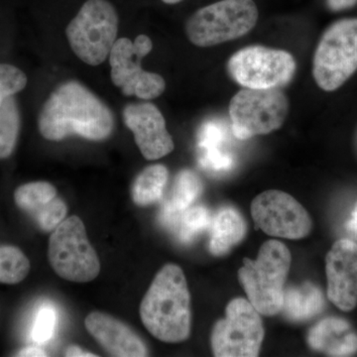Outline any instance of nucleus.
<instances>
[{
	"instance_id": "13",
	"label": "nucleus",
	"mask_w": 357,
	"mask_h": 357,
	"mask_svg": "<svg viewBox=\"0 0 357 357\" xmlns=\"http://www.w3.org/2000/svg\"><path fill=\"white\" fill-rule=\"evenodd\" d=\"M124 124L134 135L136 145L145 159L153 161L163 158L175 148L166 121L153 103H131L122 112Z\"/></svg>"
},
{
	"instance_id": "23",
	"label": "nucleus",
	"mask_w": 357,
	"mask_h": 357,
	"mask_svg": "<svg viewBox=\"0 0 357 357\" xmlns=\"http://www.w3.org/2000/svg\"><path fill=\"white\" fill-rule=\"evenodd\" d=\"M57 197V190L48 182H32L20 185L14 192V201L21 211L32 217Z\"/></svg>"
},
{
	"instance_id": "21",
	"label": "nucleus",
	"mask_w": 357,
	"mask_h": 357,
	"mask_svg": "<svg viewBox=\"0 0 357 357\" xmlns=\"http://www.w3.org/2000/svg\"><path fill=\"white\" fill-rule=\"evenodd\" d=\"M225 133L215 124H208L201 131L199 146L202 149L201 164L208 170L222 172L231 168V156L222 151Z\"/></svg>"
},
{
	"instance_id": "12",
	"label": "nucleus",
	"mask_w": 357,
	"mask_h": 357,
	"mask_svg": "<svg viewBox=\"0 0 357 357\" xmlns=\"http://www.w3.org/2000/svg\"><path fill=\"white\" fill-rule=\"evenodd\" d=\"M251 215L256 227L271 236L301 239L312 229L306 208L287 192L276 190L258 195L251 204Z\"/></svg>"
},
{
	"instance_id": "22",
	"label": "nucleus",
	"mask_w": 357,
	"mask_h": 357,
	"mask_svg": "<svg viewBox=\"0 0 357 357\" xmlns=\"http://www.w3.org/2000/svg\"><path fill=\"white\" fill-rule=\"evenodd\" d=\"M21 128L20 107L14 96L0 107V160L11 156L17 144Z\"/></svg>"
},
{
	"instance_id": "7",
	"label": "nucleus",
	"mask_w": 357,
	"mask_h": 357,
	"mask_svg": "<svg viewBox=\"0 0 357 357\" xmlns=\"http://www.w3.org/2000/svg\"><path fill=\"white\" fill-rule=\"evenodd\" d=\"M49 261L54 271L65 280L88 283L100 272V262L89 243L86 229L77 215L65 218L49 239Z\"/></svg>"
},
{
	"instance_id": "19",
	"label": "nucleus",
	"mask_w": 357,
	"mask_h": 357,
	"mask_svg": "<svg viewBox=\"0 0 357 357\" xmlns=\"http://www.w3.org/2000/svg\"><path fill=\"white\" fill-rule=\"evenodd\" d=\"M325 307L323 293L312 283H305L284 291L281 312L291 321H302L314 318Z\"/></svg>"
},
{
	"instance_id": "15",
	"label": "nucleus",
	"mask_w": 357,
	"mask_h": 357,
	"mask_svg": "<svg viewBox=\"0 0 357 357\" xmlns=\"http://www.w3.org/2000/svg\"><path fill=\"white\" fill-rule=\"evenodd\" d=\"M86 330L109 356L142 357L148 349L139 335L119 319L105 314L91 312L84 321Z\"/></svg>"
},
{
	"instance_id": "25",
	"label": "nucleus",
	"mask_w": 357,
	"mask_h": 357,
	"mask_svg": "<svg viewBox=\"0 0 357 357\" xmlns=\"http://www.w3.org/2000/svg\"><path fill=\"white\" fill-rule=\"evenodd\" d=\"M30 271V261L21 249L13 245H0V283L18 284Z\"/></svg>"
},
{
	"instance_id": "9",
	"label": "nucleus",
	"mask_w": 357,
	"mask_h": 357,
	"mask_svg": "<svg viewBox=\"0 0 357 357\" xmlns=\"http://www.w3.org/2000/svg\"><path fill=\"white\" fill-rule=\"evenodd\" d=\"M297 64L287 51L268 47L248 46L229 58V77L246 89H281L291 83Z\"/></svg>"
},
{
	"instance_id": "18",
	"label": "nucleus",
	"mask_w": 357,
	"mask_h": 357,
	"mask_svg": "<svg viewBox=\"0 0 357 357\" xmlns=\"http://www.w3.org/2000/svg\"><path fill=\"white\" fill-rule=\"evenodd\" d=\"M203 191V184L196 173L181 171L174 182L170 198L162 206L160 218L170 229L183 211L189 208Z\"/></svg>"
},
{
	"instance_id": "11",
	"label": "nucleus",
	"mask_w": 357,
	"mask_h": 357,
	"mask_svg": "<svg viewBox=\"0 0 357 357\" xmlns=\"http://www.w3.org/2000/svg\"><path fill=\"white\" fill-rule=\"evenodd\" d=\"M264 338L259 312L249 301L237 298L227 305L225 319L211 333V347L218 357L257 356Z\"/></svg>"
},
{
	"instance_id": "2",
	"label": "nucleus",
	"mask_w": 357,
	"mask_h": 357,
	"mask_svg": "<svg viewBox=\"0 0 357 357\" xmlns=\"http://www.w3.org/2000/svg\"><path fill=\"white\" fill-rule=\"evenodd\" d=\"M143 325L167 344L185 342L191 333V296L184 272L167 264L155 276L140 305Z\"/></svg>"
},
{
	"instance_id": "31",
	"label": "nucleus",
	"mask_w": 357,
	"mask_h": 357,
	"mask_svg": "<svg viewBox=\"0 0 357 357\" xmlns=\"http://www.w3.org/2000/svg\"><path fill=\"white\" fill-rule=\"evenodd\" d=\"M66 356L70 357H93L96 356V354H91V352L83 351L81 347H77V345H70L68 347L66 351Z\"/></svg>"
},
{
	"instance_id": "26",
	"label": "nucleus",
	"mask_w": 357,
	"mask_h": 357,
	"mask_svg": "<svg viewBox=\"0 0 357 357\" xmlns=\"http://www.w3.org/2000/svg\"><path fill=\"white\" fill-rule=\"evenodd\" d=\"M58 325V312L52 305H43L35 318L31 331V337L37 344L49 342L55 335Z\"/></svg>"
},
{
	"instance_id": "34",
	"label": "nucleus",
	"mask_w": 357,
	"mask_h": 357,
	"mask_svg": "<svg viewBox=\"0 0 357 357\" xmlns=\"http://www.w3.org/2000/svg\"><path fill=\"white\" fill-rule=\"evenodd\" d=\"M356 149H357V133H356Z\"/></svg>"
},
{
	"instance_id": "17",
	"label": "nucleus",
	"mask_w": 357,
	"mask_h": 357,
	"mask_svg": "<svg viewBox=\"0 0 357 357\" xmlns=\"http://www.w3.org/2000/svg\"><path fill=\"white\" fill-rule=\"evenodd\" d=\"M246 234L243 215L232 208H223L211 218L210 250L222 256L241 243Z\"/></svg>"
},
{
	"instance_id": "10",
	"label": "nucleus",
	"mask_w": 357,
	"mask_h": 357,
	"mask_svg": "<svg viewBox=\"0 0 357 357\" xmlns=\"http://www.w3.org/2000/svg\"><path fill=\"white\" fill-rule=\"evenodd\" d=\"M153 48L151 39L140 34L134 42L128 38L117 39L109 59L112 83L121 88L124 96H135L142 100H153L165 91L163 77L141 68V60Z\"/></svg>"
},
{
	"instance_id": "30",
	"label": "nucleus",
	"mask_w": 357,
	"mask_h": 357,
	"mask_svg": "<svg viewBox=\"0 0 357 357\" xmlns=\"http://www.w3.org/2000/svg\"><path fill=\"white\" fill-rule=\"evenodd\" d=\"M17 356H27V357H41V356H47L48 354H46V351H43V349H40V347H25V349H21L17 354Z\"/></svg>"
},
{
	"instance_id": "33",
	"label": "nucleus",
	"mask_w": 357,
	"mask_h": 357,
	"mask_svg": "<svg viewBox=\"0 0 357 357\" xmlns=\"http://www.w3.org/2000/svg\"><path fill=\"white\" fill-rule=\"evenodd\" d=\"M162 1H163L164 3L167 4H176L178 3V2L182 1V0H162Z\"/></svg>"
},
{
	"instance_id": "16",
	"label": "nucleus",
	"mask_w": 357,
	"mask_h": 357,
	"mask_svg": "<svg viewBox=\"0 0 357 357\" xmlns=\"http://www.w3.org/2000/svg\"><path fill=\"white\" fill-rule=\"evenodd\" d=\"M307 342L314 351L331 356H349L357 352V335L344 319H321L310 331Z\"/></svg>"
},
{
	"instance_id": "28",
	"label": "nucleus",
	"mask_w": 357,
	"mask_h": 357,
	"mask_svg": "<svg viewBox=\"0 0 357 357\" xmlns=\"http://www.w3.org/2000/svg\"><path fill=\"white\" fill-rule=\"evenodd\" d=\"M67 213L68 208L64 201L56 197L50 203L36 211L31 218L40 229L44 231H52L65 220Z\"/></svg>"
},
{
	"instance_id": "29",
	"label": "nucleus",
	"mask_w": 357,
	"mask_h": 357,
	"mask_svg": "<svg viewBox=\"0 0 357 357\" xmlns=\"http://www.w3.org/2000/svg\"><path fill=\"white\" fill-rule=\"evenodd\" d=\"M326 4L332 11H342L356 6L357 0H326Z\"/></svg>"
},
{
	"instance_id": "5",
	"label": "nucleus",
	"mask_w": 357,
	"mask_h": 357,
	"mask_svg": "<svg viewBox=\"0 0 357 357\" xmlns=\"http://www.w3.org/2000/svg\"><path fill=\"white\" fill-rule=\"evenodd\" d=\"M119 18L107 0H86L66 29L68 41L79 60L102 64L117 40Z\"/></svg>"
},
{
	"instance_id": "6",
	"label": "nucleus",
	"mask_w": 357,
	"mask_h": 357,
	"mask_svg": "<svg viewBox=\"0 0 357 357\" xmlns=\"http://www.w3.org/2000/svg\"><path fill=\"white\" fill-rule=\"evenodd\" d=\"M357 70V18L326 28L312 60V76L325 91L340 89Z\"/></svg>"
},
{
	"instance_id": "24",
	"label": "nucleus",
	"mask_w": 357,
	"mask_h": 357,
	"mask_svg": "<svg viewBox=\"0 0 357 357\" xmlns=\"http://www.w3.org/2000/svg\"><path fill=\"white\" fill-rule=\"evenodd\" d=\"M210 211L204 206H190L178 215L171 229L183 243H190L204 229L211 227Z\"/></svg>"
},
{
	"instance_id": "20",
	"label": "nucleus",
	"mask_w": 357,
	"mask_h": 357,
	"mask_svg": "<svg viewBox=\"0 0 357 357\" xmlns=\"http://www.w3.org/2000/svg\"><path fill=\"white\" fill-rule=\"evenodd\" d=\"M169 171L161 164L148 166L138 174L131 188V198L139 206L157 203L163 196L168 182Z\"/></svg>"
},
{
	"instance_id": "3",
	"label": "nucleus",
	"mask_w": 357,
	"mask_h": 357,
	"mask_svg": "<svg viewBox=\"0 0 357 357\" xmlns=\"http://www.w3.org/2000/svg\"><path fill=\"white\" fill-rule=\"evenodd\" d=\"M291 260L289 249L277 241L263 244L255 260L244 258L238 279L259 314L274 316L281 312Z\"/></svg>"
},
{
	"instance_id": "14",
	"label": "nucleus",
	"mask_w": 357,
	"mask_h": 357,
	"mask_svg": "<svg viewBox=\"0 0 357 357\" xmlns=\"http://www.w3.org/2000/svg\"><path fill=\"white\" fill-rule=\"evenodd\" d=\"M328 297L344 312L357 305V243L344 238L333 244L326 257Z\"/></svg>"
},
{
	"instance_id": "4",
	"label": "nucleus",
	"mask_w": 357,
	"mask_h": 357,
	"mask_svg": "<svg viewBox=\"0 0 357 357\" xmlns=\"http://www.w3.org/2000/svg\"><path fill=\"white\" fill-rule=\"evenodd\" d=\"M258 16L253 0H220L192 14L185 23V33L196 46H217L248 34Z\"/></svg>"
},
{
	"instance_id": "8",
	"label": "nucleus",
	"mask_w": 357,
	"mask_h": 357,
	"mask_svg": "<svg viewBox=\"0 0 357 357\" xmlns=\"http://www.w3.org/2000/svg\"><path fill=\"white\" fill-rule=\"evenodd\" d=\"M234 135L241 140L278 130L287 119V96L280 89H241L229 102Z\"/></svg>"
},
{
	"instance_id": "32",
	"label": "nucleus",
	"mask_w": 357,
	"mask_h": 357,
	"mask_svg": "<svg viewBox=\"0 0 357 357\" xmlns=\"http://www.w3.org/2000/svg\"><path fill=\"white\" fill-rule=\"evenodd\" d=\"M345 227H347V229L349 230V232H351L352 236L357 238V204L354 211L351 213V218L347 220Z\"/></svg>"
},
{
	"instance_id": "1",
	"label": "nucleus",
	"mask_w": 357,
	"mask_h": 357,
	"mask_svg": "<svg viewBox=\"0 0 357 357\" xmlns=\"http://www.w3.org/2000/svg\"><path fill=\"white\" fill-rule=\"evenodd\" d=\"M39 132L45 139L62 141L70 136L84 139H107L114 129L109 107L83 84H61L44 103L38 119Z\"/></svg>"
},
{
	"instance_id": "27",
	"label": "nucleus",
	"mask_w": 357,
	"mask_h": 357,
	"mask_svg": "<svg viewBox=\"0 0 357 357\" xmlns=\"http://www.w3.org/2000/svg\"><path fill=\"white\" fill-rule=\"evenodd\" d=\"M27 76L15 66L0 64V107L8 96H15L27 86Z\"/></svg>"
}]
</instances>
